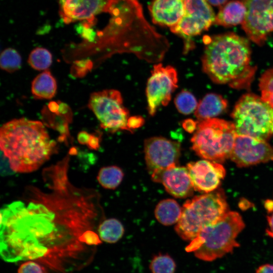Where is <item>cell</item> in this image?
<instances>
[{"label": "cell", "instance_id": "1", "mask_svg": "<svg viewBox=\"0 0 273 273\" xmlns=\"http://www.w3.org/2000/svg\"><path fill=\"white\" fill-rule=\"evenodd\" d=\"M70 154L43 169L45 187L25 188L21 200L1 210V254L14 262L77 249L82 236L98 229L104 214L100 195L68 177Z\"/></svg>", "mask_w": 273, "mask_h": 273}, {"label": "cell", "instance_id": "2", "mask_svg": "<svg viewBox=\"0 0 273 273\" xmlns=\"http://www.w3.org/2000/svg\"><path fill=\"white\" fill-rule=\"evenodd\" d=\"M2 154L12 171L29 173L37 170L57 152L43 123L25 118L13 119L0 130Z\"/></svg>", "mask_w": 273, "mask_h": 273}, {"label": "cell", "instance_id": "3", "mask_svg": "<svg viewBox=\"0 0 273 273\" xmlns=\"http://www.w3.org/2000/svg\"><path fill=\"white\" fill-rule=\"evenodd\" d=\"M203 71L215 83L239 87L250 78L251 48L248 40L234 33L205 36Z\"/></svg>", "mask_w": 273, "mask_h": 273}, {"label": "cell", "instance_id": "4", "mask_svg": "<svg viewBox=\"0 0 273 273\" xmlns=\"http://www.w3.org/2000/svg\"><path fill=\"white\" fill-rule=\"evenodd\" d=\"M245 228L240 214L229 211L214 224L204 228L186 247L198 259L212 261L233 252L239 246L236 238Z\"/></svg>", "mask_w": 273, "mask_h": 273}, {"label": "cell", "instance_id": "5", "mask_svg": "<svg viewBox=\"0 0 273 273\" xmlns=\"http://www.w3.org/2000/svg\"><path fill=\"white\" fill-rule=\"evenodd\" d=\"M228 211L226 197L222 189L195 196L183 205L175 232L182 239L191 242L204 228L216 222Z\"/></svg>", "mask_w": 273, "mask_h": 273}, {"label": "cell", "instance_id": "6", "mask_svg": "<svg viewBox=\"0 0 273 273\" xmlns=\"http://www.w3.org/2000/svg\"><path fill=\"white\" fill-rule=\"evenodd\" d=\"M237 133L233 122L216 118L201 121L191 140L200 157L222 163L230 157Z\"/></svg>", "mask_w": 273, "mask_h": 273}, {"label": "cell", "instance_id": "7", "mask_svg": "<svg viewBox=\"0 0 273 273\" xmlns=\"http://www.w3.org/2000/svg\"><path fill=\"white\" fill-rule=\"evenodd\" d=\"M237 135L267 141L273 135V108L261 97L243 95L231 114Z\"/></svg>", "mask_w": 273, "mask_h": 273}, {"label": "cell", "instance_id": "8", "mask_svg": "<svg viewBox=\"0 0 273 273\" xmlns=\"http://www.w3.org/2000/svg\"><path fill=\"white\" fill-rule=\"evenodd\" d=\"M88 108L93 112L101 126L112 132L131 130L127 126L129 111L124 107L121 93L116 89H105L92 93Z\"/></svg>", "mask_w": 273, "mask_h": 273}, {"label": "cell", "instance_id": "9", "mask_svg": "<svg viewBox=\"0 0 273 273\" xmlns=\"http://www.w3.org/2000/svg\"><path fill=\"white\" fill-rule=\"evenodd\" d=\"M240 1L246 9L243 29L251 41L262 46L273 31V0Z\"/></svg>", "mask_w": 273, "mask_h": 273}, {"label": "cell", "instance_id": "10", "mask_svg": "<svg viewBox=\"0 0 273 273\" xmlns=\"http://www.w3.org/2000/svg\"><path fill=\"white\" fill-rule=\"evenodd\" d=\"M177 73L171 66L154 65L146 87L148 110L153 116L161 105L167 106L177 87Z\"/></svg>", "mask_w": 273, "mask_h": 273}, {"label": "cell", "instance_id": "11", "mask_svg": "<svg viewBox=\"0 0 273 273\" xmlns=\"http://www.w3.org/2000/svg\"><path fill=\"white\" fill-rule=\"evenodd\" d=\"M185 13L171 31L189 41L214 24L215 15L206 0H183Z\"/></svg>", "mask_w": 273, "mask_h": 273}, {"label": "cell", "instance_id": "12", "mask_svg": "<svg viewBox=\"0 0 273 273\" xmlns=\"http://www.w3.org/2000/svg\"><path fill=\"white\" fill-rule=\"evenodd\" d=\"M144 152L147 169L151 175L177 165L180 155V144L162 136L147 139Z\"/></svg>", "mask_w": 273, "mask_h": 273}, {"label": "cell", "instance_id": "13", "mask_svg": "<svg viewBox=\"0 0 273 273\" xmlns=\"http://www.w3.org/2000/svg\"><path fill=\"white\" fill-rule=\"evenodd\" d=\"M230 158L240 167L268 162L273 161V147L266 141L237 134Z\"/></svg>", "mask_w": 273, "mask_h": 273}, {"label": "cell", "instance_id": "14", "mask_svg": "<svg viewBox=\"0 0 273 273\" xmlns=\"http://www.w3.org/2000/svg\"><path fill=\"white\" fill-rule=\"evenodd\" d=\"M187 167L194 190L201 193L216 190L226 173L220 163L207 159L190 162Z\"/></svg>", "mask_w": 273, "mask_h": 273}, {"label": "cell", "instance_id": "15", "mask_svg": "<svg viewBox=\"0 0 273 273\" xmlns=\"http://www.w3.org/2000/svg\"><path fill=\"white\" fill-rule=\"evenodd\" d=\"M151 175L155 182L161 183L166 191L176 198L191 196L194 188L187 167L174 165Z\"/></svg>", "mask_w": 273, "mask_h": 273}, {"label": "cell", "instance_id": "16", "mask_svg": "<svg viewBox=\"0 0 273 273\" xmlns=\"http://www.w3.org/2000/svg\"><path fill=\"white\" fill-rule=\"evenodd\" d=\"M60 15L64 22L86 21L92 23L95 16L101 12L105 0H59Z\"/></svg>", "mask_w": 273, "mask_h": 273}, {"label": "cell", "instance_id": "17", "mask_svg": "<svg viewBox=\"0 0 273 273\" xmlns=\"http://www.w3.org/2000/svg\"><path fill=\"white\" fill-rule=\"evenodd\" d=\"M149 10L155 24L171 28L184 16L185 5L183 0H153Z\"/></svg>", "mask_w": 273, "mask_h": 273}, {"label": "cell", "instance_id": "18", "mask_svg": "<svg viewBox=\"0 0 273 273\" xmlns=\"http://www.w3.org/2000/svg\"><path fill=\"white\" fill-rule=\"evenodd\" d=\"M228 102L221 96L209 93L200 101L195 111V116L200 121L215 118L225 111Z\"/></svg>", "mask_w": 273, "mask_h": 273}, {"label": "cell", "instance_id": "19", "mask_svg": "<svg viewBox=\"0 0 273 273\" xmlns=\"http://www.w3.org/2000/svg\"><path fill=\"white\" fill-rule=\"evenodd\" d=\"M246 13V7L241 1H230L220 7L215 16L214 24L226 27L242 24Z\"/></svg>", "mask_w": 273, "mask_h": 273}, {"label": "cell", "instance_id": "20", "mask_svg": "<svg viewBox=\"0 0 273 273\" xmlns=\"http://www.w3.org/2000/svg\"><path fill=\"white\" fill-rule=\"evenodd\" d=\"M57 87L55 78L50 71L45 70L33 80L31 93L37 99H51L56 95Z\"/></svg>", "mask_w": 273, "mask_h": 273}, {"label": "cell", "instance_id": "21", "mask_svg": "<svg viewBox=\"0 0 273 273\" xmlns=\"http://www.w3.org/2000/svg\"><path fill=\"white\" fill-rule=\"evenodd\" d=\"M181 212L182 208L175 200L167 199L158 203L154 213L160 223L164 225H170L178 221Z\"/></svg>", "mask_w": 273, "mask_h": 273}, {"label": "cell", "instance_id": "22", "mask_svg": "<svg viewBox=\"0 0 273 273\" xmlns=\"http://www.w3.org/2000/svg\"><path fill=\"white\" fill-rule=\"evenodd\" d=\"M97 232L102 241L113 244L122 237L124 229L119 220L111 218L103 220L99 224Z\"/></svg>", "mask_w": 273, "mask_h": 273}, {"label": "cell", "instance_id": "23", "mask_svg": "<svg viewBox=\"0 0 273 273\" xmlns=\"http://www.w3.org/2000/svg\"><path fill=\"white\" fill-rule=\"evenodd\" d=\"M124 173L122 170L115 165L102 167L98 174L97 180L104 188L116 189L121 183Z\"/></svg>", "mask_w": 273, "mask_h": 273}, {"label": "cell", "instance_id": "24", "mask_svg": "<svg viewBox=\"0 0 273 273\" xmlns=\"http://www.w3.org/2000/svg\"><path fill=\"white\" fill-rule=\"evenodd\" d=\"M176 264L174 259L167 253L154 255L149 264L151 273H175Z\"/></svg>", "mask_w": 273, "mask_h": 273}, {"label": "cell", "instance_id": "25", "mask_svg": "<svg viewBox=\"0 0 273 273\" xmlns=\"http://www.w3.org/2000/svg\"><path fill=\"white\" fill-rule=\"evenodd\" d=\"M28 63L32 68L36 70H46L52 64V55L46 49L37 48L29 54Z\"/></svg>", "mask_w": 273, "mask_h": 273}, {"label": "cell", "instance_id": "26", "mask_svg": "<svg viewBox=\"0 0 273 273\" xmlns=\"http://www.w3.org/2000/svg\"><path fill=\"white\" fill-rule=\"evenodd\" d=\"M21 62L20 54L14 49L7 48L1 53L0 66L6 72L12 73L19 70L21 67Z\"/></svg>", "mask_w": 273, "mask_h": 273}, {"label": "cell", "instance_id": "27", "mask_svg": "<svg viewBox=\"0 0 273 273\" xmlns=\"http://www.w3.org/2000/svg\"><path fill=\"white\" fill-rule=\"evenodd\" d=\"M174 104L181 114L188 115L195 111L198 103L196 98L190 92L183 90L175 97Z\"/></svg>", "mask_w": 273, "mask_h": 273}, {"label": "cell", "instance_id": "28", "mask_svg": "<svg viewBox=\"0 0 273 273\" xmlns=\"http://www.w3.org/2000/svg\"><path fill=\"white\" fill-rule=\"evenodd\" d=\"M261 98L273 108V68L265 71L259 79Z\"/></svg>", "mask_w": 273, "mask_h": 273}, {"label": "cell", "instance_id": "29", "mask_svg": "<svg viewBox=\"0 0 273 273\" xmlns=\"http://www.w3.org/2000/svg\"><path fill=\"white\" fill-rule=\"evenodd\" d=\"M18 273H43V272L39 264L33 261L28 260L20 265Z\"/></svg>", "mask_w": 273, "mask_h": 273}, {"label": "cell", "instance_id": "30", "mask_svg": "<svg viewBox=\"0 0 273 273\" xmlns=\"http://www.w3.org/2000/svg\"><path fill=\"white\" fill-rule=\"evenodd\" d=\"M144 119L141 116L129 117L127 121V126L132 131V129L141 126L144 124Z\"/></svg>", "mask_w": 273, "mask_h": 273}, {"label": "cell", "instance_id": "31", "mask_svg": "<svg viewBox=\"0 0 273 273\" xmlns=\"http://www.w3.org/2000/svg\"><path fill=\"white\" fill-rule=\"evenodd\" d=\"M89 25H80L78 29H79V32H81L82 36L85 39L89 40L94 39L95 37V34L93 30L89 28Z\"/></svg>", "mask_w": 273, "mask_h": 273}, {"label": "cell", "instance_id": "32", "mask_svg": "<svg viewBox=\"0 0 273 273\" xmlns=\"http://www.w3.org/2000/svg\"><path fill=\"white\" fill-rule=\"evenodd\" d=\"M198 124L193 120L188 119L183 123V126L188 132L192 133L195 131L197 127Z\"/></svg>", "mask_w": 273, "mask_h": 273}, {"label": "cell", "instance_id": "33", "mask_svg": "<svg viewBox=\"0 0 273 273\" xmlns=\"http://www.w3.org/2000/svg\"><path fill=\"white\" fill-rule=\"evenodd\" d=\"M91 134L85 131L79 132L77 135V140L82 145H87L90 138Z\"/></svg>", "mask_w": 273, "mask_h": 273}, {"label": "cell", "instance_id": "34", "mask_svg": "<svg viewBox=\"0 0 273 273\" xmlns=\"http://www.w3.org/2000/svg\"><path fill=\"white\" fill-rule=\"evenodd\" d=\"M99 143V138L94 135L91 134L89 141L86 145L90 149L97 150L100 147Z\"/></svg>", "mask_w": 273, "mask_h": 273}, {"label": "cell", "instance_id": "35", "mask_svg": "<svg viewBox=\"0 0 273 273\" xmlns=\"http://www.w3.org/2000/svg\"><path fill=\"white\" fill-rule=\"evenodd\" d=\"M256 273H273V264H263L258 267Z\"/></svg>", "mask_w": 273, "mask_h": 273}, {"label": "cell", "instance_id": "36", "mask_svg": "<svg viewBox=\"0 0 273 273\" xmlns=\"http://www.w3.org/2000/svg\"><path fill=\"white\" fill-rule=\"evenodd\" d=\"M268 226L266 230L267 235L273 238V213L267 217Z\"/></svg>", "mask_w": 273, "mask_h": 273}, {"label": "cell", "instance_id": "37", "mask_svg": "<svg viewBox=\"0 0 273 273\" xmlns=\"http://www.w3.org/2000/svg\"><path fill=\"white\" fill-rule=\"evenodd\" d=\"M228 0H206L211 5L221 7L224 5Z\"/></svg>", "mask_w": 273, "mask_h": 273}, {"label": "cell", "instance_id": "38", "mask_svg": "<svg viewBox=\"0 0 273 273\" xmlns=\"http://www.w3.org/2000/svg\"><path fill=\"white\" fill-rule=\"evenodd\" d=\"M265 207L268 212H271L273 210V201L272 200H267L265 203Z\"/></svg>", "mask_w": 273, "mask_h": 273}]
</instances>
